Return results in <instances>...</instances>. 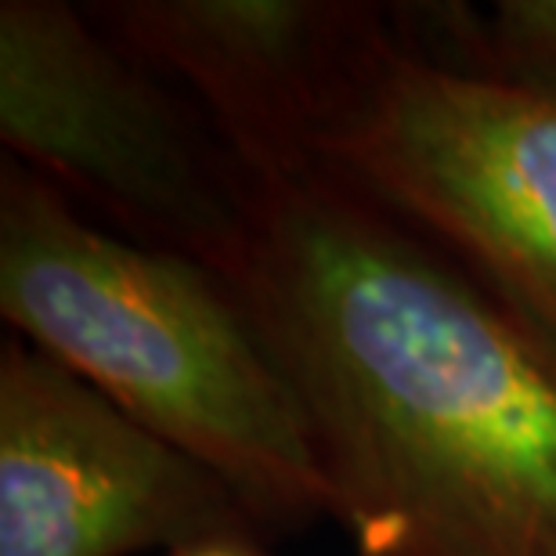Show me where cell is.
I'll return each instance as SVG.
<instances>
[{
	"mask_svg": "<svg viewBox=\"0 0 556 556\" xmlns=\"http://www.w3.org/2000/svg\"><path fill=\"white\" fill-rule=\"evenodd\" d=\"M261 531L225 477L11 337L0 343V556H130Z\"/></svg>",
	"mask_w": 556,
	"mask_h": 556,
	"instance_id": "obj_5",
	"label": "cell"
},
{
	"mask_svg": "<svg viewBox=\"0 0 556 556\" xmlns=\"http://www.w3.org/2000/svg\"><path fill=\"white\" fill-rule=\"evenodd\" d=\"M87 15L192 102L253 185L321 170V149L397 43L358 0H102Z\"/></svg>",
	"mask_w": 556,
	"mask_h": 556,
	"instance_id": "obj_6",
	"label": "cell"
},
{
	"mask_svg": "<svg viewBox=\"0 0 556 556\" xmlns=\"http://www.w3.org/2000/svg\"><path fill=\"white\" fill-rule=\"evenodd\" d=\"M321 174L556 348V94L438 59L402 22V43L321 149Z\"/></svg>",
	"mask_w": 556,
	"mask_h": 556,
	"instance_id": "obj_4",
	"label": "cell"
},
{
	"mask_svg": "<svg viewBox=\"0 0 556 556\" xmlns=\"http://www.w3.org/2000/svg\"><path fill=\"white\" fill-rule=\"evenodd\" d=\"M0 315L130 419L236 488L264 531L337 525L286 376L195 261L127 242L0 163Z\"/></svg>",
	"mask_w": 556,
	"mask_h": 556,
	"instance_id": "obj_2",
	"label": "cell"
},
{
	"mask_svg": "<svg viewBox=\"0 0 556 556\" xmlns=\"http://www.w3.org/2000/svg\"><path fill=\"white\" fill-rule=\"evenodd\" d=\"M286 376L354 556H556V348L329 174L253 185L220 278Z\"/></svg>",
	"mask_w": 556,
	"mask_h": 556,
	"instance_id": "obj_1",
	"label": "cell"
},
{
	"mask_svg": "<svg viewBox=\"0 0 556 556\" xmlns=\"http://www.w3.org/2000/svg\"><path fill=\"white\" fill-rule=\"evenodd\" d=\"M427 22V40L405 26L422 51L556 94V0H495L488 11L448 4Z\"/></svg>",
	"mask_w": 556,
	"mask_h": 556,
	"instance_id": "obj_7",
	"label": "cell"
},
{
	"mask_svg": "<svg viewBox=\"0 0 556 556\" xmlns=\"http://www.w3.org/2000/svg\"><path fill=\"white\" fill-rule=\"evenodd\" d=\"M0 141L73 210L225 278L253 181L203 113L65 0L0 4Z\"/></svg>",
	"mask_w": 556,
	"mask_h": 556,
	"instance_id": "obj_3",
	"label": "cell"
},
{
	"mask_svg": "<svg viewBox=\"0 0 556 556\" xmlns=\"http://www.w3.org/2000/svg\"><path fill=\"white\" fill-rule=\"evenodd\" d=\"M163 556H271L264 549L261 531H247V535H225V539H210V542H195V546L163 553Z\"/></svg>",
	"mask_w": 556,
	"mask_h": 556,
	"instance_id": "obj_8",
	"label": "cell"
}]
</instances>
